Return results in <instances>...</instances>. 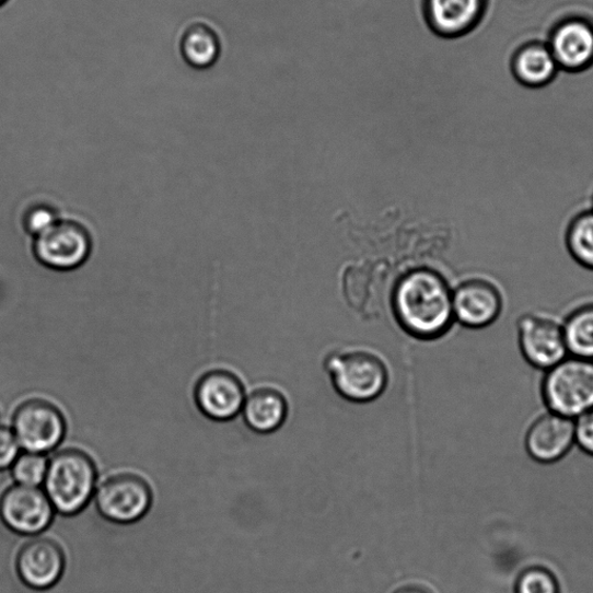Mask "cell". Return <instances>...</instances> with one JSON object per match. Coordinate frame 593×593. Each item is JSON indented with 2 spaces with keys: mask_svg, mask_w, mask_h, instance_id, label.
Masks as SVG:
<instances>
[{
  "mask_svg": "<svg viewBox=\"0 0 593 593\" xmlns=\"http://www.w3.org/2000/svg\"><path fill=\"white\" fill-rule=\"evenodd\" d=\"M395 321L411 338H443L454 323L452 287L439 270L418 267L406 271L392 292Z\"/></svg>",
  "mask_w": 593,
  "mask_h": 593,
  "instance_id": "1",
  "label": "cell"
},
{
  "mask_svg": "<svg viewBox=\"0 0 593 593\" xmlns=\"http://www.w3.org/2000/svg\"><path fill=\"white\" fill-rule=\"evenodd\" d=\"M325 369L340 397L354 404L379 399L389 383V369L383 356L368 348L332 352Z\"/></svg>",
  "mask_w": 593,
  "mask_h": 593,
  "instance_id": "2",
  "label": "cell"
},
{
  "mask_svg": "<svg viewBox=\"0 0 593 593\" xmlns=\"http://www.w3.org/2000/svg\"><path fill=\"white\" fill-rule=\"evenodd\" d=\"M97 470L81 450L58 452L49 461L45 492L56 511L72 516L86 508L95 496Z\"/></svg>",
  "mask_w": 593,
  "mask_h": 593,
  "instance_id": "3",
  "label": "cell"
},
{
  "mask_svg": "<svg viewBox=\"0 0 593 593\" xmlns=\"http://www.w3.org/2000/svg\"><path fill=\"white\" fill-rule=\"evenodd\" d=\"M539 392L545 409L575 420L593 409V360L568 354L543 372Z\"/></svg>",
  "mask_w": 593,
  "mask_h": 593,
  "instance_id": "4",
  "label": "cell"
},
{
  "mask_svg": "<svg viewBox=\"0 0 593 593\" xmlns=\"http://www.w3.org/2000/svg\"><path fill=\"white\" fill-rule=\"evenodd\" d=\"M518 345L523 360L545 372L569 354L562 318L547 311H530L516 324Z\"/></svg>",
  "mask_w": 593,
  "mask_h": 593,
  "instance_id": "5",
  "label": "cell"
},
{
  "mask_svg": "<svg viewBox=\"0 0 593 593\" xmlns=\"http://www.w3.org/2000/svg\"><path fill=\"white\" fill-rule=\"evenodd\" d=\"M505 302L502 286L489 275H469L452 287L454 322L467 329L481 330L497 324Z\"/></svg>",
  "mask_w": 593,
  "mask_h": 593,
  "instance_id": "6",
  "label": "cell"
},
{
  "mask_svg": "<svg viewBox=\"0 0 593 593\" xmlns=\"http://www.w3.org/2000/svg\"><path fill=\"white\" fill-rule=\"evenodd\" d=\"M12 431L22 450L47 454L63 442L67 421L63 412L54 404L31 399L15 409Z\"/></svg>",
  "mask_w": 593,
  "mask_h": 593,
  "instance_id": "7",
  "label": "cell"
},
{
  "mask_svg": "<svg viewBox=\"0 0 593 593\" xmlns=\"http://www.w3.org/2000/svg\"><path fill=\"white\" fill-rule=\"evenodd\" d=\"M33 252L36 260L47 268L57 271L74 270L90 258L91 234L81 223L61 219L34 239Z\"/></svg>",
  "mask_w": 593,
  "mask_h": 593,
  "instance_id": "8",
  "label": "cell"
},
{
  "mask_svg": "<svg viewBox=\"0 0 593 593\" xmlns=\"http://www.w3.org/2000/svg\"><path fill=\"white\" fill-rule=\"evenodd\" d=\"M95 501L98 512L106 520L131 524L147 515L152 504V491L142 478L120 474L96 489Z\"/></svg>",
  "mask_w": 593,
  "mask_h": 593,
  "instance_id": "9",
  "label": "cell"
},
{
  "mask_svg": "<svg viewBox=\"0 0 593 593\" xmlns=\"http://www.w3.org/2000/svg\"><path fill=\"white\" fill-rule=\"evenodd\" d=\"M55 508L45 490L15 485L0 499V519L18 535L37 536L51 524Z\"/></svg>",
  "mask_w": 593,
  "mask_h": 593,
  "instance_id": "10",
  "label": "cell"
},
{
  "mask_svg": "<svg viewBox=\"0 0 593 593\" xmlns=\"http://www.w3.org/2000/svg\"><path fill=\"white\" fill-rule=\"evenodd\" d=\"M524 446L528 457L539 464L562 461L575 446L574 420L544 409L527 425Z\"/></svg>",
  "mask_w": 593,
  "mask_h": 593,
  "instance_id": "11",
  "label": "cell"
},
{
  "mask_svg": "<svg viewBox=\"0 0 593 593\" xmlns=\"http://www.w3.org/2000/svg\"><path fill=\"white\" fill-rule=\"evenodd\" d=\"M194 395L197 407L207 418L226 422L242 414L247 393L239 374L217 369L202 375Z\"/></svg>",
  "mask_w": 593,
  "mask_h": 593,
  "instance_id": "12",
  "label": "cell"
},
{
  "mask_svg": "<svg viewBox=\"0 0 593 593\" xmlns=\"http://www.w3.org/2000/svg\"><path fill=\"white\" fill-rule=\"evenodd\" d=\"M66 568L65 553L49 539H36L20 550L16 571L22 581L35 590H47L61 580Z\"/></svg>",
  "mask_w": 593,
  "mask_h": 593,
  "instance_id": "13",
  "label": "cell"
},
{
  "mask_svg": "<svg viewBox=\"0 0 593 593\" xmlns=\"http://www.w3.org/2000/svg\"><path fill=\"white\" fill-rule=\"evenodd\" d=\"M290 404L282 388L265 384L253 388L243 406L246 426L259 434H270L280 430L288 420Z\"/></svg>",
  "mask_w": 593,
  "mask_h": 593,
  "instance_id": "14",
  "label": "cell"
},
{
  "mask_svg": "<svg viewBox=\"0 0 593 593\" xmlns=\"http://www.w3.org/2000/svg\"><path fill=\"white\" fill-rule=\"evenodd\" d=\"M549 49L559 68L582 70L593 61V30L579 20L567 22L553 33Z\"/></svg>",
  "mask_w": 593,
  "mask_h": 593,
  "instance_id": "15",
  "label": "cell"
},
{
  "mask_svg": "<svg viewBox=\"0 0 593 593\" xmlns=\"http://www.w3.org/2000/svg\"><path fill=\"white\" fill-rule=\"evenodd\" d=\"M482 0H428L427 22L434 34L460 37L477 25Z\"/></svg>",
  "mask_w": 593,
  "mask_h": 593,
  "instance_id": "16",
  "label": "cell"
},
{
  "mask_svg": "<svg viewBox=\"0 0 593 593\" xmlns=\"http://www.w3.org/2000/svg\"><path fill=\"white\" fill-rule=\"evenodd\" d=\"M181 51L188 66L196 70H207L221 56L220 36L206 24H193L182 36Z\"/></svg>",
  "mask_w": 593,
  "mask_h": 593,
  "instance_id": "17",
  "label": "cell"
},
{
  "mask_svg": "<svg viewBox=\"0 0 593 593\" xmlns=\"http://www.w3.org/2000/svg\"><path fill=\"white\" fill-rule=\"evenodd\" d=\"M559 66L549 47L530 45L521 49L513 61L519 81L528 88H540L556 77Z\"/></svg>",
  "mask_w": 593,
  "mask_h": 593,
  "instance_id": "18",
  "label": "cell"
},
{
  "mask_svg": "<svg viewBox=\"0 0 593 593\" xmlns=\"http://www.w3.org/2000/svg\"><path fill=\"white\" fill-rule=\"evenodd\" d=\"M562 325L569 354L593 360V300L572 307Z\"/></svg>",
  "mask_w": 593,
  "mask_h": 593,
  "instance_id": "19",
  "label": "cell"
},
{
  "mask_svg": "<svg viewBox=\"0 0 593 593\" xmlns=\"http://www.w3.org/2000/svg\"><path fill=\"white\" fill-rule=\"evenodd\" d=\"M565 244L572 260L593 271V211L583 212L570 222Z\"/></svg>",
  "mask_w": 593,
  "mask_h": 593,
  "instance_id": "20",
  "label": "cell"
},
{
  "mask_svg": "<svg viewBox=\"0 0 593 593\" xmlns=\"http://www.w3.org/2000/svg\"><path fill=\"white\" fill-rule=\"evenodd\" d=\"M48 464L49 462L45 454L25 451L19 454V457L12 465V477L16 485L39 487L46 480Z\"/></svg>",
  "mask_w": 593,
  "mask_h": 593,
  "instance_id": "21",
  "label": "cell"
},
{
  "mask_svg": "<svg viewBox=\"0 0 593 593\" xmlns=\"http://www.w3.org/2000/svg\"><path fill=\"white\" fill-rule=\"evenodd\" d=\"M516 593H560V585L549 569L535 566L521 572L516 581Z\"/></svg>",
  "mask_w": 593,
  "mask_h": 593,
  "instance_id": "22",
  "label": "cell"
},
{
  "mask_svg": "<svg viewBox=\"0 0 593 593\" xmlns=\"http://www.w3.org/2000/svg\"><path fill=\"white\" fill-rule=\"evenodd\" d=\"M59 220L58 212L49 205L39 204L31 207L23 217L25 231L37 239L51 229Z\"/></svg>",
  "mask_w": 593,
  "mask_h": 593,
  "instance_id": "23",
  "label": "cell"
},
{
  "mask_svg": "<svg viewBox=\"0 0 593 593\" xmlns=\"http://www.w3.org/2000/svg\"><path fill=\"white\" fill-rule=\"evenodd\" d=\"M575 446L593 458V409L574 420Z\"/></svg>",
  "mask_w": 593,
  "mask_h": 593,
  "instance_id": "24",
  "label": "cell"
},
{
  "mask_svg": "<svg viewBox=\"0 0 593 593\" xmlns=\"http://www.w3.org/2000/svg\"><path fill=\"white\" fill-rule=\"evenodd\" d=\"M20 447L12 429L0 427V472L12 467L19 457Z\"/></svg>",
  "mask_w": 593,
  "mask_h": 593,
  "instance_id": "25",
  "label": "cell"
},
{
  "mask_svg": "<svg viewBox=\"0 0 593 593\" xmlns=\"http://www.w3.org/2000/svg\"><path fill=\"white\" fill-rule=\"evenodd\" d=\"M394 593H431L428 589L420 585H407L398 589Z\"/></svg>",
  "mask_w": 593,
  "mask_h": 593,
  "instance_id": "26",
  "label": "cell"
},
{
  "mask_svg": "<svg viewBox=\"0 0 593 593\" xmlns=\"http://www.w3.org/2000/svg\"><path fill=\"white\" fill-rule=\"evenodd\" d=\"M8 2V0H0V7L4 5Z\"/></svg>",
  "mask_w": 593,
  "mask_h": 593,
  "instance_id": "27",
  "label": "cell"
}]
</instances>
